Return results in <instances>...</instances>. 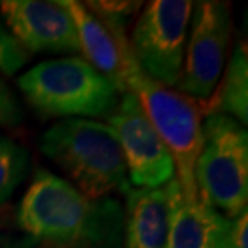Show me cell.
Returning a JSON list of instances; mask_svg holds the SVG:
<instances>
[{
  "mask_svg": "<svg viewBox=\"0 0 248 248\" xmlns=\"http://www.w3.org/2000/svg\"><path fill=\"white\" fill-rule=\"evenodd\" d=\"M18 226L47 248H121L124 211L113 198L91 200L39 168L16 213Z\"/></svg>",
  "mask_w": 248,
  "mask_h": 248,
  "instance_id": "cell-1",
  "label": "cell"
},
{
  "mask_svg": "<svg viewBox=\"0 0 248 248\" xmlns=\"http://www.w3.org/2000/svg\"><path fill=\"white\" fill-rule=\"evenodd\" d=\"M41 150L91 200L131 188L121 145L108 124L84 118L62 120L42 134Z\"/></svg>",
  "mask_w": 248,
  "mask_h": 248,
  "instance_id": "cell-2",
  "label": "cell"
},
{
  "mask_svg": "<svg viewBox=\"0 0 248 248\" xmlns=\"http://www.w3.org/2000/svg\"><path fill=\"white\" fill-rule=\"evenodd\" d=\"M126 92H131L174 160V177L188 198H198L193 168L202 150L200 103L153 81L139 68L126 34L121 37Z\"/></svg>",
  "mask_w": 248,
  "mask_h": 248,
  "instance_id": "cell-3",
  "label": "cell"
},
{
  "mask_svg": "<svg viewBox=\"0 0 248 248\" xmlns=\"http://www.w3.org/2000/svg\"><path fill=\"white\" fill-rule=\"evenodd\" d=\"M26 102L47 118H110L123 93L78 57L42 62L18 78Z\"/></svg>",
  "mask_w": 248,
  "mask_h": 248,
  "instance_id": "cell-4",
  "label": "cell"
},
{
  "mask_svg": "<svg viewBox=\"0 0 248 248\" xmlns=\"http://www.w3.org/2000/svg\"><path fill=\"white\" fill-rule=\"evenodd\" d=\"M198 198L234 219L248 203V134L245 126L226 115L206 116L202 150L193 168Z\"/></svg>",
  "mask_w": 248,
  "mask_h": 248,
  "instance_id": "cell-5",
  "label": "cell"
},
{
  "mask_svg": "<svg viewBox=\"0 0 248 248\" xmlns=\"http://www.w3.org/2000/svg\"><path fill=\"white\" fill-rule=\"evenodd\" d=\"M193 2L155 0L143 8L129 42L139 68L153 81L174 87L179 81Z\"/></svg>",
  "mask_w": 248,
  "mask_h": 248,
  "instance_id": "cell-6",
  "label": "cell"
},
{
  "mask_svg": "<svg viewBox=\"0 0 248 248\" xmlns=\"http://www.w3.org/2000/svg\"><path fill=\"white\" fill-rule=\"evenodd\" d=\"M192 32L187 55L176 86L197 102L211 97L226 66L232 32L231 8L224 2L200 0L193 3Z\"/></svg>",
  "mask_w": 248,
  "mask_h": 248,
  "instance_id": "cell-7",
  "label": "cell"
},
{
  "mask_svg": "<svg viewBox=\"0 0 248 248\" xmlns=\"http://www.w3.org/2000/svg\"><path fill=\"white\" fill-rule=\"evenodd\" d=\"M121 145L127 177L137 188H161L174 177V160L131 92L108 118Z\"/></svg>",
  "mask_w": 248,
  "mask_h": 248,
  "instance_id": "cell-8",
  "label": "cell"
},
{
  "mask_svg": "<svg viewBox=\"0 0 248 248\" xmlns=\"http://www.w3.org/2000/svg\"><path fill=\"white\" fill-rule=\"evenodd\" d=\"M0 13L12 36L28 53L81 52L78 31L62 2L3 0Z\"/></svg>",
  "mask_w": 248,
  "mask_h": 248,
  "instance_id": "cell-9",
  "label": "cell"
},
{
  "mask_svg": "<svg viewBox=\"0 0 248 248\" xmlns=\"http://www.w3.org/2000/svg\"><path fill=\"white\" fill-rule=\"evenodd\" d=\"M168 198L166 248H229L231 219L200 198H188L176 181L165 186Z\"/></svg>",
  "mask_w": 248,
  "mask_h": 248,
  "instance_id": "cell-10",
  "label": "cell"
},
{
  "mask_svg": "<svg viewBox=\"0 0 248 248\" xmlns=\"http://www.w3.org/2000/svg\"><path fill=\"white\" fill-rule=\"evenodd\" d=\"M63 7L71 15L78 31L81 52L87 63L115 84L120 93H126L121 55V37L126 21L118 16H103L91 12L86 3L76 0H63Z\"/></svg>",
  "mask_w": 248,
  "mask_h": 248,
  "instance_id": "cell-11",
  "label": "cell"
},
{
  "mask_svg": "<svg viewBox=\"0 0 248 248\" xmlns=\"http://www.w3.org/2000/svg\"><path fill=\"white\" fill-rule=\"evenodd\" d=\"M124 248H166L168 198L163 188H129Z\"/></svg>",
  "mask_w": 248,
  "mask_h": 248,
  "instance_id": "cell-12",
  "label": "cell"
},
{
  "mask_svg": "<svg viewBox=\"0 0 248 248\" xmlns=\"http://www.w3.org/2000/svg\"><path fill=\"white\" fill-rule=\"evenodd\" d=\"M203 115H226L239 121L242 126L248 123V58L247 44L239 42L227 63L224 76L216 86L215 95L198 102Z\"/></svg>",
  "mask_w": 248,
  "mask_h": 248,
  "instance_id": "cell-13",
  "label": "cell"
},
{
  "mask_svg": "<svg viewBox=\"0 0 248 248\" xmlns=\"http://www.w3.org/2000/svg\"><path fill=\"white\" fill-rule=\"evenodd\" d=\"M29 152L8 137H0V208L26 177Z\"/></svg>",
  "mask_w": 248,
  "mask_h": 248,
  "instance_id": "cell-14",
  "label": "cell"
},
{
  "mask_svg": "<svg viewBox=\"0 0 248 248\" xmlns=\"http://www.w3.org/2000/svg\"><path fill=\"white\" fill-rule=\"evenodd\" d=\"M29 60V53L19 46L12 34L0 23V71L12 76Z\"/></svg>",
  "mask_w": 248,
  "mask_h": 248,
  "instance_id": "cell-15",
  "label": "cell"
},
{
  "mask_svg": "<svg viewBox=\"0 0 248 248\" xmlns=\"http://www.w3.org/2000/svg\"><path fill=\"white\" fill-rule=\"evenodd\" d=\"M23 123V108L15 93L0 78V127L13 129Z\"/></svg>",
  "mask_w": 248,
  "mask_h": 248,
  "instance_id": "cell-16",
  "label": "cell"
},
{
  "mask_svg": "<svg viewBox=\"0 0 248 248\" xmlns=\"http://www.w3.org/2000/svg\"><path fill=\"white\" fill-rule=\"evenodd\" d=\"M247 231H248V213L244 211L234 219H231L229 237H227V247L229 248H248L247 247Z\"/></svg>",
  "mask_w": 248,
  "mask_h": 248,
  "instance_id": "cell-17",
  "label": "cell"
}]
</instances>
